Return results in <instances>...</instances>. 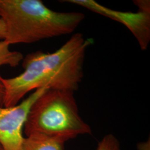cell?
I'll return each instance as SVG.
<instances>
[{"instance_id":"6da1fadb","label":"cell","mask_w":150,"mask_h":150,"mask_svg":"<svg viewBox=\"0 0 150 150\" xmlns=\"http://www.w3.org/2000/svg\"><path fill=\"white\" fill-rule=\"evenodd\" d=\"M92 43L91 38L76 33L52 53L38 51L28 54L22 60V74L10 79L2 77L4 106L13 107L28 92L42 87L77 91L83 77L86 50Z\"/></svg>"},{"instance_id":"7a4b0ae2","label":"cell","mask_w":150,"mask_h":150,"mask_svg":"<svg viewBox=\"0 0 150 150\" xmlns=\"http://www.w3.org/2000/svg\"><path fill=\"white\" fill-rule=\"evenodd\" d=\"M85 16L78 12H57L40 0H0V18L9 45L32 43L74 32Z\"/></svg>"},{"instance_id":"3957f363","label":"cell","mask_w":150,"mask_h":150,"mask_svg":"<svg viewBox=\"0 0 150 150\" xmlns=\"http://www.w3.org/2000/svg\"><path fill=\"white\" fill-rule=\"evenodd\" d=\"M23 129L26 137L43 136L64 143L92 132L80 116L74 92L52 89L46 90L33 103Z\"/></svg>"},{"instance_id":"277c9868","label":"cell","mask_w":150,"mask_h":150,"mask_svg":"<svg viewBox=\"0 0 150 150\" xmlns=\"http://www.w3.org/2000/svg\"><path fill=\"white\" fill-rule=\"evenodd\" d=\"M63 2L81 6L123 24L134 35L142 50L148 48L150 41V1H134V4L138 6L136 12L115 11L93 0H66Z\"/></svg>"},{"instance_id":"5b68a950","label":"cell","mask_w":150,"mask_h":150,"mask_svg":"<svg viewBox=\"0 0 150 150\" xmlns=\"http://www.w3.org/2000/svg\"><path fill=\"white\" fill-rule=\"evenodd\" d=\"M47 87L37 89L20 103L0 107V145L3 150H21L24 125L30 108Z\"/></svg>"},{"instance_id":"8992f818","label":"cell","mask_w":150,"mask_h":150,"mask_svg":"<svg viewBox=\"0 0 150 150\" xmlns=\"http://www.w3.org/2000/svg\"><path fill=\"white\" fill-rule=\"evenodd\" d=\"M64 142L43 136L25 137L21 150H64Z\"/></svg>"},{"instance_id":"52a82bcc","label":"cell","mask_w":150,"mask_h":150,"mask_svg":"<svg viewBox=\"0 0 150 150\" xmlns=\"http://www.w3.org/2000/svg\"><path fill=\"white\" fill-rule=\"evenodd\" d=\"M10 45L4 40L0 41V66L7 65L11 67L18 66L23 59V54L18 51H12Z\"/></svg>"},{"instance_id":"ba28073f","label":"cell","mask_w":150,"mask_h":150,"mask_svg":"<svg viewBox=\"0 0 150 150\" xmlns=\"http://www.w3.org/2000/svg\"><path fill=\"white\" fill-rule=\"evenodd\" d=\"M97 150H121L119 141L111 134L105 136L98 143Z\"/></svg>"},{"instance_id":"9c48e42d","label":"cell","mask_w":150,"mask_h":150,"mask_svg":"<svg viewBox=\"0 0 150 150\" xmlns=\"http://www.w3.org/2000/svg\"><path fill=\"white\" fill-rule=\"evenodd\" d=\"M2 77L1 76L0 74V107L4 106V98L5 95V86L2 82Z\"/></svg>"},{"instance_id":"30bf717a","label":"cell","mask_w":150,"mask_h":150,"mask_svg":"<svg viewBox=\"0 0 150 150\" xmlns=\"http://www.w3.org/2000/svg\"><path fill=\"white\" fill-rule=\"evenodd\" d=\"M6 33V28L5 23L2 18H0V41L5 40Z\"/></svg>"},{"instance_id":"8fae6325","label":"cell","mask_w":150,"mask_h":150,"mask_svg":"<svg viewBox=\"0 0 150 150\" xmlns=\"http://www.w3.org/2000/svg\"><path fill=\"white\" fill-rule=\"evenodd\" d=\"M0 150H3V149H2V147H1V145H0Z\"/></svg>"}]
</instances>
